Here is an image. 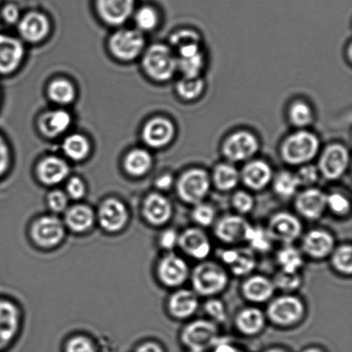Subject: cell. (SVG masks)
Instances as JSON below:
<instances>
[{"mask_svg":"<svg viewBox=\"0 0 352 352\" xmlns=\"http://www.w3.org/2000/svg\"><path fill=\"white\" fill-rule=\"evenodd\" d=\"M258 142L256 137L247 131H239L230 135L223 146V153L231 162L248 160L257 153Z\"/></svg>","mask_w":352,"mask_h":352,"instance_id":"18","label":"cell"},{"mask_svg":"<svg viewBox=\"0 0 352 352\" xmlns=\"http://www.w3.org/2000/svg\"><path fill=\"white\" fill-rule=\"evenodd\" d=\"M178 246L183 253L197 261H205L212 252V243L199 227L188 228L179 234Z\"/></svg>","mask_w":352,"mask_h":352,"instance_id":"17","label":"cell"},{"mask_svg":"<svg viewBox=\"0 0 352 352\" xmlns=\"http://www.w3.org/2000/svg\"><path fill=\"white\" fill-rule=\"evenodd\" d=\"M188 352H200V351H188Z\"/></svg>","mask_w":352,"mask_h":352,"instance_id":"62","label":"cell"},{"mask_svg":"<svg viewBox=\"0 0 352 352\" xmlns=\"http://www.w3.org/2000/svg\"><path fill=\"white\" fill-rule=\"evenodd\" d=\"M336 248L332 234L325 230L315 229L305 234L302 243L303 253L314 260L329 257Z\"/></svg>","mask_w":352,"mask_h":352,"instance_id":"22","label":"cell"},{"mask_svg":"<svg viewBox=\"0 0 352 352\" xmlns=\"http://www.w3.org/2000/svg\"><path fill=\"white\" fill-rule=\"evenodd\" d=\"M70 172L67 161L57 156L45 157L36 166L37 177L46 186L60 184L67 179Z\"/></svg>","mask_w":352,"mask_h":352,"instance_id":"24","label":"cell"},{"mask_svg":"<svg viewBox=\"0 0 352 352\" xmlns=\"http://www.w3.org/2000/svg\"><path fill=\"white\" fill-rule=\"evenodd\" d=\"M305 305L294 295L285 294L272 299L267 306L265 317L279 327L298 325L305 319Z\"/></svg>","mask_w":352,"mask_h":352,"instance_id":"4","label":"cell"},{"mask_svg":"<svg viewBox=\"0 0 352 352\" xmlns=\"http://www.w3.org/2000/svg\"><path fill=\"white\" fill-rule=\"evenodd\" d=\"M21 40L38 44L46 40L51 32V22L47 15L39 12H30L21 16L16 24Z\"/></svg>","mask_w":352,"mask_h":352,"instance_id":"12","label":"cell"},{"mask_svg":"<svg viewBox=\"0 0 352 352\" xmlns=\"http://www.w3.org/2000/svg\"><path fill=\"white\" fill-rule=\"evenodd\" d=\"M241 294L248 302L264 303L272 298L276 288L272 279L263 275H252L241 285Z\"/></svg>","mask_w":352,"mask_h":352,"instance_id":"26","label":"cell"},{"mask_svg":"<svg viewBox=\"0 0 352 352\" xmlns=\"http://www.w3.org/2000/svg\"><path fill=\"white\" fill-rule=\"evenodd\" d=\"M204 311L210 317V320L216 324L226 322L227 319L226 307L221 300L210 298L204 305Z\"/></svg>","mask_w":352,"mask_h":352,"instance_id":"47","label":"cell"},{"mask_svg":"<svg viewBox=\"0 0 352 352\" xmlns=\"http://www.w3.org/2000/svg\"><path fill=\"white\" fill-rule=\"evenodd\" d=\"M135 352H164L163 348L157 343L148 342L141 344Z\"/></svg>","mask_w":352,"mask_h":352,"instance_id":"59","label":"cell"},{"mask_svg":"<svg viewBox=\"0 0 352 352\" xmlns=\"http://www.w3.org/2000/svg\"><path fill=\"white\" fill-rule=\"evenodd\" d=\"M100 226L108 232H118L126 226L129 212L125 205L117 199L104 200L98 214Z\"/></svg>","mask_w":352,"mask_h":352,"instance_id":"21","label":"cell"},{"mask_svg":"<svg viewBox=\"0 0 352 352\" xmlns=\"http://www.w3.org/2000/svg\"><path fill=\"white\" fill-rule=\"evenodd\" d=\"M265 230L272 241L292 245L302 236V223L292 213L280 212L271 217Z\"/></svg>","mask_w":352,"mask_h":352,"instance_id":"8","label":"cell"},{"mask_svg":"<svg viewBox=\"0 0 352 352\" xmlns=\"http://www.w3.org/2000/svg\"><path fill=\"white\" fill-rule=\"evenodd\" d=\"M299 183L295 174L289 171H282L274 179V191L282 199H288L296 195Z\"/></svg>","mask_w":352,"mask_h":352,"instance_id":"38","label":"cell"},{"mask_svg":"<svg viewBox=\"0 0 352 352\" xmlns=\"http://www.w3.org/2000/svg\"><path fill=\"white\" fill-rule=\"evenodd\" d=\"M179 234L173 229L165 230L160 237V244L164 250L171 252L178 246Z\"/></svg>","mask_w":352,"mask_h":352,"instance_id":"55","label":"cell"},{"mask_svg":"<svg viewBox=\"0 0 352 352\" xmlns=\"http://www.w3.org/2000/svg\"><path fill=\"white\" fill-rule=\"evenodd\" d=\"M295 209L300 216L309 221L320 219L327 208V195L322 190L308 188L295 199Z\"/></svg>","mask_w":352,"mask_h":352,"instance_id":"20","label":"cell"},{"mask_svg":"<svg viewBox=\"0 0 352 352\" xmlns=\"http://www.w3.org/2000/svg\"><path fill=\"white\" fill-rule=\"evenodd\" d=\"M192 291L197 295L213 298L222 293L229 284L226 269L214 261H202L190 274Z\"/></svg>","mask_w":352,"mask_h":352,"instance_id":"2","label":"cell"},{"mask_svg":"<svg viewBox=\"0 0 352 352\" xmlns=\"http://www.w3.org/2000/svg\"><path fill=\"white\" fill-rule=\"evenodd\" d=\"M143 214L147 222L154 226H163L173 216L170 199L160 192L150 193L143 204Z\"/></svg>","mask_w":352,"mask_h":352,"instance_id":"23","label":"cell"},{"mask_svg":"<svg viewBox=\"0 0 352 352\" xmlns=\"http://www.w3.org/2000/svg\"><path fill=\"white\" fill-rule=\"evenodd\" d=\"M240 179L248 188L253 191H261L270 184L272 170L263 161H252L243 168L240 174Z\"/></svg>","mask_w":352,"mask_h":352,"instance_id":"29","label":"cell"},{"mask_svg":"<svg viewBox=\"0 0 352 352\" xmlns=\"http://www.w3.org/2000/svg\"><path fill=\"white\" fill-rule=\"evenodd\" d=\"M21 12L19 7L14 3H9L3 7L1 10V17L3 22L10 24V25H16L21 19Z\"/></svg>","mask_w":352,"mask_h":352,"instance_id":"56","label":"cell"},{"mask_svg":"<svg viewBox=\"0 0 352 352\" xmlns=\"http://www.w3.org/2000/svg\"><path fill=\"white\" fill-rule=\"evenodd\" d=\"M212 352H244L233 346L229 341L221 340H217L215 346L212 347Z\"/></svg>","mask_w":352,"mask_h":352,"instance_id":"58","label":"cell"},{"mask_svg":"<svg viewBox=\"0 0 352 352\" xmlns=\"http://www.w3.org/2000/svg\"><path fill=\"white\" fill-rule=\"evenodd\" d=\"M217 324L210 320H196L182 329L181 341L188 351L206 352L219 340Z\"/></svg>","mask_w":352,"mask_h":352,"instance_id":"6","label":"cell"},{"mask_svg":"<svg viewBox=\"0 0 352 352\" xmlns=\"http://www.w3.org/2000/svg\"><path fill=\"white\" fill-rule=\"evenodd\" d=\"M204 82L199 78H183L176 85V91L182 99L191 100L199 98L204 89Z\"/></svg>","mask_w":352,"mask_h":352,"instance_id":"42","label":"cell"},{"mask_svg":"<svg viewBox=\"0 0 352 352\" xmlns=\"http://www.w3.org/2000/svg\"><path fill=\"white\" fill-rule=\"evenodd\" d=\"M252 226L239 214L221 217L214 226V234L219 241L226 244H237L248 241Z\"/></svg>","mask_w":352,"mask_h":352,"instance_id":"11","label":"cell"},{"mask_svg":"<svg viewBox=\"0 0 352 352\" xmlns=\"http://www.w3.org/2000/svg\"><path fill=\"white\" fill-rule=\"evenodd\" d=\"M132 17L135 23V29L143 34L154 30L160 23V15L157 10L150 6H141L134 10Z\"/></svg>","mask_w":352,"mask_h":352,"instance_id":"37","label":"cell"},{"mask_svg":"<svg viewBox=\"0 0 352 352\" xmlns=\"http://www.w3.org/2000/svg\"><path fill=\"white\" fill-rule=\"evenodd\" d=\"M67 195L72 199H80L85 195L86 186L78 176H72L67 183Z\"/></svg>","mask_w":352,"mask_h":352,"instance_id":"53","label":"cell"},{"mask_svg":"<svg viewBox=\"0 0 352 352\" xmlns=\"http://www.w3.org/2000/svg\"><path fill=\"white\" fill-rule=\"evenodd\" d=\"M12 164V151L5 137L0 133V179L9 171Z\"/></svg>","mask_w":352,"mask_h":352,"instance_id":"52","label":"cell"},{"mask_svg":"<svg viewBox=\"0 0 352 352\" xmlns=\"http://www.w3.org/2000/svg\"><path fill=\"white\" fill-rule=\"evenodd\" d=\"M72 116L64 109L45 111L38 117L37 129L46 139L54 140L65 135L72 125Z\"/></svg>","mask_w":352,"mask_h":352,"instance_id":"19","label":"cell"},{"mask_svg":"<svg viewBox=\"0 0 352 352\" xmlns=\"http://www.w3.org/2000/svg\"><path fill=\"white\" fill-rule=\"evenodd\" d=\"M67 352H96L94 344L88 338L78 336L69 341Z\"/></svg>","mask_w":352,"mask_h":352,"instance_id":"54","label":"cell"},{"mask_svg":"<svg viewBox=\"0 0 352 352\" xmlns=\"http://www.w3.org/2000/svg\"><path fill=\"white\" fill-rule=\"evenodd\" d=\"M319 140L315 134L307 131L292 134L283 143V160L292 165H305L316 156L319 151Z\"/></svg>","mask_w":352,"mask_h":352,"instance_id":"5","label":"cell"},{"mask_svg":"<svg viewBox=\"0 0 352 352\" xmlns=\"http://www.w3.org/2000/svg\"><path fill=\"white\" fill-rule=\"evenodd\" d=\"M298 179L300 186L305 188H311L315 183L318 181L320 172L318 168L314 165H302L300 170L295 174Z\"/></svg>","mask_w":352,"mask_h":352,"instance_id":"51","label":"cell"},{"mask_svg":"<svg viewBox=\"0 0 352 352\" xmlns=\"http://www.w3.org/2000/svg\"><path fill=\"white\" fill-rule=\"evenodd\" d=\"M192 219L199 228L209 227L215 223L216 210L209 204L199 203L193 206Z\"/></svg>","mask_w":352,"mask_h":352,"instance_id":"45","label":"cell"},{"mask_svg":"<svg viewBox=\"0 0 352 352\" xmlns=\"http://www.w3.org/2000/svg\"><path fill=\"white\" fill-rule=\"evenodd\" d=\"M240 173L233 165L221 164L214 170L212 182L221 192H230L238 185Z\"/></svg>","mask_w":352,"mask_h":352,"instance_id":"34","label":"cell"},{"mask_svg":"<svg viewBox=\"0 0 352 352\" xmlns=\"http://www.w3.org/2000/svg\"><path fill=\"white\" fill-rule=\"evenodd\" d=\"M173 184L174 178L173 176L170 174L162 175L160 177H157L156 182H155L156 188L161 190V191H167V190H170Z\"/></svg>","mask_w":352,"mask_h":352,"instance_id":"57","label":"cell"},{"mask_svg":"<svg viewBox=\"0 0 352 352\" xmlns=\"http://www.w3.org/2000/svg\"><path fill=\"white\" fill-rule=\"evenodd\" d=\"M331 265L339 274L350 276L352 274V248L351 244H342L334 248L330 255Z\"/></svg>","mask_w":352,"mask_h":352,"instance_id":"39","label":"cell"},{"mask_svg":"<svg viewBox=\"0 0 352 352\" xmlns=\"http://www.w3.org/2000/svg\"><path fill=\"white\" fill-rule=\"evenodd\" d=\"M142 69L151 80L164 82L170 80L178 70L177 58L166 45L156 43L144 50L141 55Z\"/></svg>","mask_w":352,"mask_h":352,"instance_id":"1","label":"cell"},{"mask_svg":"<svg viewBox=\"0 0 352 352\" xmlns=\"http://www.w3.org/2000/svg\"><path fill=\"white\" fill-rule=\"evenodd\" d=\"M247 243L250 245L252 250L265 253L271 250L274 243L268 236L267 231L262 227H252Z\"/></svg>","mask_w":352,"mask_h":352,"instance_id":"44","label":"cell"},{"mask_svg":"<svg viewBox=\"0 0 352 352\" xmlns=\"http://www.w3.org/2000/svg\"><path fill=\"white\" fill-rule=\"evenodd\" d=\"M157 272L162 284L168 288L181 287L190 277L188 265L173 252H168L161 258Z\"/></svg>","mask_w":352,"mask_h":352,"instance_id":"9","label":"cell"},{"mask_svg":"<svg viewBox=\"0 0 352 352\" xmlns=\"http://www.w3.org/2000/svg\"><path fill=\"white\" fill-rule=\"evenodd\" d=\"M327 208L334 215L344 217L351 212V202L342 193L332 192L327 195Z\"/></svg>","mask_w":352,"mask_h":352,"instance_id":"46","label":"cell"},{"mask_svg":"<svg viewBox=\"0 0 352 352\" xmlns=\"http://www.w3.org/2000/svg\"><path fill=\"white\" fill-rule=\"evenodd\" d=\"M274 282L276 289H279L285 294L298 291L302 284V278L299 272L291 274L284 271H279L276 274L274 278L272 279Z\"/></svg>","mask_w":352,"mask_h":352,"instance_id":"41","label":"cell"},{"mask_svg":"<svg viewBox=\"0 0 352 352\" xmlns=\"http://www.w3.org/2000/svg\"><path fill=\"white\" fill-rule=\"evenodd\" d=\"M210 188V176L201 168H192L184 172L176 182L179 199L192 206L203 202L208 195Z\"/></svg>","mask_w":352,"mask_h":352,"instance_id":"7","label":"cell"},{"mask_svg":"<svg viewBox=\"0 0 352 352\" xmlns=\"http://www.w3.org/2000/svg\"><path fill=\"white\" fill-rule=\"evenodd\" d=\"M233 208L239 215H246L254 208V199L253 196L245 191H237L234 193L231 199Z\"/></svg>","mask_w":352,"mask_h":352,"instance_id":"48","label":"cell"},{"mask_svg":"<svg viewBox=\"0 0 352 352\" xmlns=\"http://www.w3.org/2000/svg\"><path fill=\"white\" fill-rule=\"evenodd\" d=\"M96 10L107 25L120 28L132 19L135 0H96Z\"/></svg>","mask_w":352,"mask_h":352,"instance_id":"14","label":"cell"},{"mask_svg":"<svg viewBox=\"0 0 352 352\" xmlns=\"http://www.w3.org/2000/svg\"><path fill=\"white\" fill-rule=\"evenodd\" d=\"M170 44L177 50L190 45H200V36L192 30H181L172 34Z\"/></svg>","mask_w":352,"mask_h":352,"instance_id":"49","label":"cell"},{"mask_svg":"<svg viewBox=\"0 0 352 352\" xmlns=\"http://www.w3.org/2000/svg\"><path fill=\"white\" fill-rule=\"evenodd\" d=\"M289 116L293 125L298 127L309 126L313 120L312 109L303 102L293 103L289 109Z\"/></svg>","mask_w":352,"mask_h":352,"instance_id":"43","label":"cell"},{"mask_svg":"<svg viewBox=\"0 0 352 352\" xmlns=\"http://www.w3.org/2000/svg\"><path fill=\"white\" fill-rule=\"evenodd\" d=\"M153 166V157L144 148H134L126 154L123 160L124 170L133 177L146 175Z\"/></svg>","mask_w":352,"mask_h":352,"instance_id":"32","label":"cell"},{"mask_svg":"<svg viewBox=\"0 0 352 352\" xmlns=\"http://www.w3.org/2000/svg\"><path fill=\"white\" fill-rule=\"evenodd\" d=\"M65 236V224L55 216H43L31 228V236L38 246L52 248L58 246Z\"/></svg>","mask_w":352,"mask_h":352,"instance_id":"10","label":"cell"},{"mask_svg":"<svg viewBox=\"0 0 352 352\" xmlns=\"http://www.w3.org/2000/svg\"><path fill=\"white\" fill-rule=\"evenodd\" d=\"M264 352H288L284 349H281V348H271V349H268L265 351Z\"/></svg>","mask_w":352,"mask_h":352,"instance_id":"61","label":"cell"},{"mask_svg":"<svg viewBox=\"0 0 352 352\" xmlns=\"http://www.w3.org/2000/svg\"><path fill=\"white\" fill-rule=\"evenodd\" d=\"M24 57L23 41L0 30V76H10L19 70Z\"/></svg>","mask_w":352,"mask_h":352,"instance_id":"13","label":"cell"},{"mask_svg":"<svg viewBox=\"0 0 352 352\" xmlns=\"http://www.w3.org/2000/svg\"><path fill=\"white\" fill-rule=\"evenodd\" d=\"M95 222V213L86 205L68 207L65 212V224L76 233L85 232Z\"/></svg>","mask_w":352,"mask_h":352,"instance_id":"31","label":"cell"},{"mask_svg":"<svg viewBox=\"0 0 352 352\" xmlns=\"http://www.w3.org/2000/svg\"><path fill=\"white\" fill-rule=\"evenodd\" d=\"M175 133V126L171 120L163 116H156L144 124L141 137L146 146L160 149L172 142Z\"/></svg>","mask_w":352,"mask_h":352,"instance_id":"16","label":"cell"},{"mask_svg":"<svg viewBox=\"0 0 352 352\" xmlns=\"http://www.w3.org/2000/svg\"><path fill=\"white\" fill-rule=\"evenodd\" d=\"M267 322L265 314L256 307L241 309L234 318V327L244 336L253 337L264 330Z\"/></svg>","mask_w":352,"mask_h":352,"instance_id":"28","label":"cell"},{"mask_svg":"<svg viewBox=\"0 0 352 352\" xmlns=\"http://www.w3.org/2000/svg\"><path fill=\"white\" fill-rule=\"evenodd\" d=\"M47 202L52 212L55 213L64 212L69 207V197L67 192L55 189L48 193Z\"/></svg>","mask_w":352,"mask_h":352,"instance_id":"50","label":"cell"},{"mask_svg":"<svg viewBox=\"0 0 352 352\" xmlns=\"http://www.w3.org/2000/svg\"><path fill=\"white\" fill-rule=\"evenodd\" d=\"M302 352H325L322 349H320L318 347H309L307 348V349L303 350Z\"/></svg>","mask_w":352,"mask_h":352,"instance_id":"60","label":"cell"},{"mask_svg":"<svg viewBox=\"0 0 352 352\" xmlns=\"http://www.w3.org/2000/svg\"><path fill=\"white\" fill-rule=\"evenodd\" d=\"M20 311L14 302L0 298V351L15 338L20 325Z\"/></svg>","mask_w":352,"mask_h":352,"instance_id":"25","label":"cell"},{"mask_svg":"<svg viewBox=\"0 0 352 352\" xmlns=\"http://www.w3.org/2000/svg\"><path fill=\"white\" fill-rule=\"evenodd\" d=\"M199 306V296L191 289H179L170 296L168 310L175 319L186 320L192 317Z\"/></svg>","mask_w":352,"mask_h":352,"instance_id":"27","label":"cell"},{"mask_svg":"<svg viewBox=\"0 0 352 352\" xmlns=\"http://www.w3.org/2000/svg\"><path fill=\"white\" fill-rule=\"evenodd\" d=\"M177 58V67L184 78H199L204 67V56L201 51L183 55Z\"/></svg>","mask_w":352,"mask_h":352,"instance_id":"40","label":"cell"},{"mask_svg":"<svg viewBox=\"0 0 352 352\" xmlns=\"http://www.w3.org/2000/svg\"><path fill=\"white\" fill-rule=\"evenodd\" d=\"M277 262L281 271L296 274L299 272L305 264L301 252L292 245H284L277 253Z\"/></svg>","mask_w":352,"mask_h":352,"instance_id":"35","label":"cell"},{"mask_svg":"<svg viewBox=\"0 0 352 352\" xmlns=\"http://www.w3.org/2000/svg\"><path fill=\"white\" fill-rule=\"evenodd\" d=\"M256 267V258L250 248H238L232 263L229 265L231 272L237 277L248 276Z\"/></svg>","mask_w":352,"mask_h":352,"instance_id":"36","label":"cell"},{"mask_svg":"<svg viewBox=\"0 0 352 352\" xmlns=\"http://www.w3.org/2000/svg\"><path fill=\"white\" fill-rule=\"evenodd\" d=\"M349 163L350 156L346 148L334 144L324 151L320 158L318 170L324 178L334 181L346 173Z\"/></svg>","mask_w":352,"mask_h":352,"instance_id":"15","label":"cell"},{"mask_svg":"<svg viewBox=\"0 0 352 352\" xmlns=\"http://www.w3.org/2000/svg\"><path fill=\"white\" fill-rule=\"evenodd\" d=\"M108 48L116 60L129 63L141 57L146 50V38L137 29L120 27L110 36Z\"/></svg>","mask_w":352,"mask_h":352,"instance_id":"3","label":"cell"},{"mask_svg":"<svg viewBox=\"0 0 352 352\" xmlns=\"http://www.w3.org/2000/svg\"><path fill=\"white\" fill-rule=\"evenodd\" d=\"M48 99L60 107L72 104L77 99L78 91L74 82L65 78L53 79L47 88Z\"/></svg>","mask_w":352,"mask_h":352,"instance_id":"30","label":"cell"},{"mask_svg":"<svg viewBox=\"0 0 352 352\" xmlns=\"http://www.w3.org/2000/svg\"><path fill=\"white\" fill-rule=\"evenodd\" d=\"M62 151L65 156L74 162L87 160L91 153V143L84 134L74 133L68 134L62 142Z\"/></svg>","mask_w":352,"mask_h":352,"instance_id":"33","label":"cell"}]
</instances>
